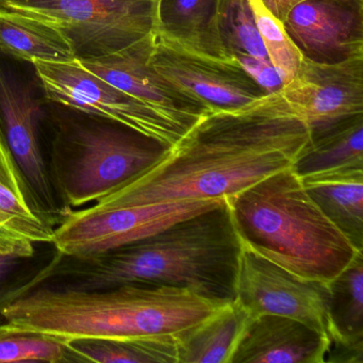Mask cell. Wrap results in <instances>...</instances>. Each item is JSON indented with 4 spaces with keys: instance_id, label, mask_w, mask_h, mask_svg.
Wrapping results in <instances>:
<instances>
[{
    "instance_id": "26",
    "label": "cell",
    "mask_w": 363,
    "mask_h": 363,
    "mask_svg": "<svg viewBox=\"0 0 363 363\" xmlns=\"http://www.w3.org/2000/svg\"><path fill=\"white\" fill-rule=\"evenodd\" d=\"M248 3L254 13L267 58L277 72L282 86H286L296 75L303 57L284 30L282 23L269 13L261 0H248Z\"/></svg>"
},
{
    "instance_id": "6",
    "label": "cell",
    "mask_w": 363,
    "mask_h": 363,
    "mask_svg": "<svg viewBox=\"0 0 363 363\" xmlns=\"http://www.w3.org/2000/svg\"><path fill=\"white\" fill-rule=\"evenodd\" d=\"M0 7L56 29L76 60L116 54L157 28V0H0Z\"/></svg>"
},
{
    "instance_id": "14",
    "label": "cell",
    "mask_w": 363,
    "mask_h": 363,
    "mask_svg": "<svg viewBox=\"0 0 363 363\" xmlns=\"http://www.w3.org/2000/svg\"><path fill=\"white\" fill-rule=\"evenodd\" d=\"M282 26L301 56L314 62L363 55V0H305Z\"/></svg>"
},
{
    "instance_id": "8",
    "label": "cell",
    "mask_w": 363,
    "mask_h": 363,
    "mask_svg": "<svg viewBox=\"0 0 363 363\" xmlns=\"http://www.w3.org/2000/svg\"><path fill=\"white\" fill-rule=\"evenodd\" d=\"M46 99L126 125L172 147L190 129L72 62L33 63Z\"/></svg>"
},
{
    "instance_id": "25",
    "label": "cell",
    "mask_w": 363,
    "mask_h": 363,
    "mask_svg": "<svg viewBox=\"0 0 363 363\" xmlns=\"http://www.w3.org/2000/svg\"><path fill=\"white\" fill-rule=\"evenodd\" d=\"M218 25L231 58L244 55L269 61L248 0H220Z\"/></svg>"
},
{
    "instance_id": "21",
    "label": "cell",
    "mask_w": 363,
    "mask_h": 363,
    "mask_svg": "<svg viewBox=\"0 0 363 363\" xmlns=\"http://www.w3.org/2000/svg\"><path fill=\"white\" fill-rule=\"evenodd\" d=\"M0 52L35 63L76 61L65 38L50 25L0 7Z\"/></svg>"
},
{
    "instance_id": "30",
    "label": "cell",
    "mask_w": 363,
    "mask_h": 363,
    "mask_svg": "<svg viewBox=\"0 0 363 363\" xmlns=\"http://www.w3.org/2000/svg\"><path fill=\"white\" fill-rule=\"evenodd\" d=\"M0 254H20L33 257L35 255V244L0 239Z\"/></svg>"
},
{
    "instance_id": "19",
    "label": "cell",
    "mask_w": 363,
    "mask_h": 363,
    "mask_svg": "<svg viewBox=\"0 0 363 363\" xmlns=\"http://www.w3.org/2000/svg\"><path fill=\"white\" fill-rule=\"evenodd\" d=\"M347 167H363V114L310 133L292 165L301 178Z\"/></svg>"
},
{
    "instance_id": "24",
    "label": "cell",
    "mask_w": 363,
    "mask_h": 363,
    "mask_svg": "<svg viewBox=\"0 0 363 363\" xmlns=\"http://www.w3.org/2000/svg\"><path fill=\"white\" fill-rule=\"evenodd\" d=\"M80 362L69 340L0 323V363Z\"/></svg>"
},
{
    "instance_id": "9",
    "label": "cell",
    "mask_w": 363,
    "mask_h": 363,
    "mask_svg": "<svg viewBox=\"0 0 363 363\" xmlns=\"http://www.w3.org/2000/svg\"><path fill=\"white\" fill-rule=\"evenodd\" d=\"M222 201H186L111 207L96 201L72 211L55 228L52 245L62 255L95 254L133 243L174 223L216 207Z\"/></svg>"
},
{
    "instance_id": "20",
    "label": "cell",
    "mask_w": 363,
    "mask_h": 363,
    "mask_svg": "<svg viewBox=\"0 0 363 363\" xmlns=\"http://www.w3.org/2000/svg\"><path fill=\"white\" fill-rule=\"evenodd\" d=\"M250 318L243 307L231 301L177 337L178 363H230Z\"/></svg>"
},
{
    "instance_id": "7",
    "label": "cell",
    "mask_w": 363,
    "mask_h": 363,
    "mask_svg": "<svg viewBox=\"0 0 363 363\" xmlns=\"http://www.w3.org/2000/svg\"><path fill=\"white\" fill-rule=\"evenodd\" d=\"M0 52V141L22 174L38 209L58 226L69 212L50 182L43 150V121L48 99L35 67Z\"/></svg>"
},
{
    "instance_id": "17",
    "label": "cell",
    "mask_w": 363,
    "mask_h": 363,
    "mask_svg": "<svg viewBox=\"0 0 363 363\" xmlns=\"http://www.w3.org/2000/svg\"><path fill=\"white\" fill-rule=\"evenodd\" d=\"M0 239L52 244L55 227L38 209L11 155L0 141Z\"/></svg>"
},
{
    "instance_id": "16",
    "label": "cell",
    "mask_w": 363,
    "mask_h": 363,
    "mask_svg": "<svg viewBox=\"0 0 363 363\" xmlns=\"http://www.w3.org/2000/svg\"><path fill=\"white\" fill-rule=\"evenodd\" d=\"M220 0H157L155 33L196 54L233 60L218 25Z\"/></svg>"
},
{
    "instance_id": "5",
    "label": "cell",
    "mask_w": 363,
    "mask_h": 363,
    "mask_svg": "<svg viewBox=\"0 0 363 363\" xmlns=\"http://www.w3.org/2000/svg\"><path fill=\"white\" fill-rule=\"evenodd\" d=\"M43 150L55 193L71 213L156 164L169 147L116 121L48 101Z\"/></svg>"
},
{
    "instance_id": "2",
    "label": "cell",
    "mask_w": 363,
    "mask_h": 363,
    "mask_svg": "<svg viewBox=\"0 0 363 363\" xmlns=\"http://www.w3.org/2000/svg\"><path fill=\"white\" fill-rule=\"evenodd\" d=\"M241 250L224 201L120 247L80 256L57 252L38 273L37 286L84 291L123 284L167 286L233 301Z\"/></svg>"
},
{
    "instance_id": "4",
    "label": "cell",
    "mask_w": 363,
    "mask_h": 363,
    "mask_svg": "<svg viewBox=\"0 0 363 363\" xmlns=\"http://www.w3.org/2000/svg\"><path fill=\"white\" fill-rule=\"evenodd\" d=\"M225 201L242 245L305 279L329 284L363 252L314 203L292 167Z\"/></svg>"
},
{
    "instance_id": "27",
    "label": "cell",
    "mask_w": 363,
    "mask_h": 363,
    "mask_svg": "<svg viewBox=\"0 0 363 363\" xmlns=\"http://www.w3.org/2000/svg\"><path fill=\"white\" fill-rule=\"evenodd\" d=\"M33 257L0 254V311L14 299L33 288L38 273L27 274Z\"/></svg>"
},
{
    "instance_id": "1",
    "label": "cell",
    "mask_w": 363,
    "mask_h": 363,
    "mask_svg": "<svg viewBox=\"0 0 363 363\" xmlns=\"http://www.w3.org/2000/svg\"><path fill=\"white\" fill-rule=\"evenodd\" d=\"M310 129L281 93L203 116L160 161L99 203L111 207L222 201L293 165Z\"/></svg>"
},
{
    "instance_id": "28",
    "label": "cell",
    "mask_w": 363,
    "mask_h": 363,
    "mask_svg": "<svg viewBox=\"0 0 363 363\" xmlns=\"http://www.w3.org/2000/svg\"><path fill=\"white\" fill-rule=\"evenodd\" d=\"M235 59L254 78L255 82L267 91V94L279 92L281 90V80L269 61L244 55H240Z\"/></svg>"
},
{
    "instance_id": "3",
    "label": "cell",
    "mask_w": 363,
    "mask_h": 363,
    "mask_svg": "<svg viewBox=\"0 0 363 363\" xmlns=\"http://www.w3.org/2000/svg\"><path fill=\"white\" fill-rule=\"evenodd\" d=\"M230 303L175 286L84 291L41 284L4 307L0 320L65 340L179 337Z\"/></svg>"
},
{
    "instance_id": "11",
    "label": "cell",
    "mask_w": 363,
    "mask_h": 363,
    "mask_svg": "<svg viewBox=\"0 0 363 363\" xmlns=\"http://www.w3.org/2000/svg\"><path fill=\"white\" fill-rule=\"evenodd\" d=\"M150 61L161 75L201 101L210 113L246 109L269 95L235 59L196 54L156 33Z\"/></svg>"
},
{
    "instance_id": "10",
    "label": "cell",
    "mask_w": 363,
    "mask_h": 363,
    "mask_svg": "<svg viewBox=\"0 0 363 363\" xmlns=\"http://www.w3.org/2000/svg\"><path fill=\"white\" fill-rule=\"evenodd\" d=\"M235 301L250 316H286L328 337L329 284L305 279L242 245Z\"/></svg>"
},
{
    "instance_id": "13",
    "label": "cell",
    "mask_w": 363,
    "mask_h": 363,
    "mask_svg": "<svg viewBox=\"0 0 363 363\" xmlns=\"http://www.w3.org/2000/svg\"><path fill=\"white\" fill-rule=\"evenodd\" d=\"M154 39L155 33L116 54L76 61L90 73L191 129L209 110L155 69L150 61Z\"/></svg>"
},
{
    "instance_id": "22",
    "label": "cell",
    "mask_w": 363,
    "mask_h": 363,
    "mask_svg": "<svg viewBox=\"0 0 363 363\" xmlns=\"http://www.w3.org/2000/svg\"><path fill=\"white\" fill-rule=\"evenodd\" d=\"M329 342H363V255L329 282Z\"/></svg>"
},
{
    "instance_id": "15",
    "label": "cell",
    "mask_w": 363,
    "mask_h": 363,
    "mask_svg": "<svg viewBox=\"0 0 363 363\" xmlns=\"http://www.w3.org/2000/svg\"><path fill=\"white\" fill-rule=\"evenodd\" d=\"M329 339L301 320L252 316L230 363H324Z\"/></svg>"
},
{
    "instance_id": "18",
    "label": "cell",
    "mask_w": 363,
    "mask_h": 363,
    "mask_svg": "<svg viewBox=\"0 0 363 363\" xmlns=\"http://www.w3.org/2000/svg\"><path fill=\"white\" fill-rule=\"evenodd\" d=\"M325 216L363 252V167H347L301 178Z\"/></svg>"
},
{
    "instance_id": "23",
    "label": "cell",
    "mask_w": 363,
    "mask_h": 363,
    "mask_svg": "<svg viewBox=\"0 0 363 363\" xmlns=\"http://www.w3.org/2000/svg\"><path fill=\"white\" fill-rule=\"evenodd\" d=\"M80 362L178 363L177 337L138 339H73Z\"/></svg>"
},
{
    "instance_id": "29",
    "label": "cell",
    "mask_w": 363,
    "mask_h": 363,
    "mask_svg": "<svg viewBox=\"0 0 363 363\" xmlns=\"http://www.w3.org/2000/svg\"><path fill=\"white\" fill-rule=\"evenodd\" d=\"M305 0H261V3L279 22H284L291 10Z\"/></svg>"
},
{
    "instance_id": "12",
    "label": "cell",
    "mask_w": 363,
    "mask_h": 363,
    "mask_svg": "<svg viewBox=\"0 0 363 363\" xmlns=\"http://www.w3.org/2000/svg\"><path fill=\"white\" fill-rule=\"evenodd\" d=\"M280 93L310 133L363 114V55L335 63L303 58Z\"/></svg>"
}]
</instances>
